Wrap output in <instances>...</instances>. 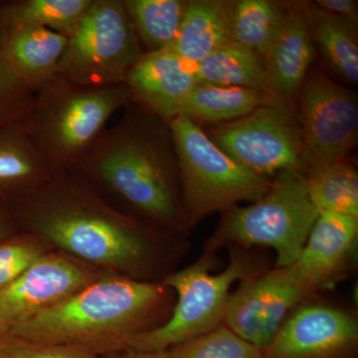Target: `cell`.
<instances>
[{
	"label": "cell",
	"instance_id": "f546056e",
	"mask_svg": "<svg viewBox=\"0 0 358 358\" xmlns=\"http://www.w3.org/2000/svg\"><path fill=\"white\" fill-rule=\"evenodd\" d=\"M0 358H101L73 346L40 343L6 331L0 334Z\"/></svg>",
	"mask_w": 358,
	"mask_h": 358
},
{
	"label": "cell",
	"instance_id": "7402d4cb",
	"mask_svg": "<svg viewBox=\"0 0 358 358\" xmlns=\"http://www.w3.org/2000/svg\"><path fill=\"white\" fill-rule=\"evenodd\" d=\"M196 76L199 83L268 92L263 58L233 40L199 63Z\"/></svg>",
	"mask_w": 358,
	"mask_h": 358
},
{
	"label": "cell",
	"instance_id": "8992f818",
	"mask_svg": "<svg viewBox=\"0 0 358 358\" xmlns=\"http://www.w3.org/2000/svg\"><path fill=\"white\" fill-rule=\"evenodd\" d=\"M178 157L181 192L190 229L216 212L263 196L272 178L238 164L182 115L169 121Z\"/></svg>",
	"mask_w": 358,
	"mask_h": 358
},
{
	"label": "cell",
	"instance_id": "cb8c5ba5",
	"mask_svg": "<svg viewBox=\"0 0 358 358\" xmlns=\"http://www.w3.org/2000/svg\"><path fill=\"white\" fill-rule=\"evenodd\" d=\"M189 0H124L143 53L171 48Z\"/></svg>",
	"mask_w": 358,
	"mask_h": 358
},
{
	"label": "cell",
	"instance_id": "6da1fadb",
	"mask_svg": "<svg viewBox=\"0 0 358 358\" xmlns=\"http://www.w3.org/2000/svg\"><path fill=\"white\" fill-rule=\"evenodd\" d=\"M7 202L21 231L103 272L162 282L185 252V239L117 210L74 171Z\"/></svg>",
	"mask_w": 358,
	"mask_h": 358
},
{
	"label": "cell",
	"instance_id": "484cf974",
	"mask_svg": "<svg viewBox=\"0 0 358 358\" xmlns=\"http://www.w3.org/2000/svg\"><path fill=\"white\" fill-rule=\"evenodd\" d=\"M305 176L308 196L320 213L333 212L358 218V173L352 162L338 160Z\"/></svg>",
	"mask_w": 358,
	"mask_h": 358
},
{
	"label": "cell",
	"instance_id": "5bb4252c",
	"mask_svg": "<svg viewBox=\"0 0 358 358\" xmlns=\"http://www.w3.org/2000/svg\"><path fill=\"white\" fill-rule=\"evenodd\" d=\"M124 84L131 101L169 122L199 84L196 65L171 49L143 53L129 71Z\"/></svg>",
	"mask_w": 358,
	"mask_h": 358
},
{
	"label": "cell",
	"instance_id": "83f0119b",
	"mask_svg": "<svg viewBox=\"0 0 358 358\" xmlns=\"http://www.w3.org/2000/svg\"><path fill=\"white\" fill-rule=\"evenodd\" d=\"M53 250L43 238L26 231L0 239V291L10 286L30 266Z\"/></svg>",
	"mask_w": 358,
	"mask_h": 358
},
{
	"label": "cell",
	"instance_id": "d6a6232c",
	"mask_svg": "<svg viewBox=\"0 0 358 358\" xmlns=\"http://www.w3.org/2000/svg\"><path fill=\"white\" fill-rule=\"evenodd\" d=\"M101 358H171L169 350L166 352H138V350H128L113 353V355L101 357Z\"/></svg>",
	"mask_w": 358,
	"mask_h": 358
},
{
	"label": "cell",
	"instance_id": "ffe728a7",
	"mask_svg": "<svg viewBox=\"0 0 358 358\" xmlns=\"http://www.w3.org/2000/svg\"><path fill=\"white\" fill-rule=\"evenodd\" d=\"M315 46L334 74L348 83L358 82L357 20L322 10L305 2Z\"/></svg>",
	"mask_w": 358,
	"mask_h": 358
},
{
	"label": "cell",
	"instance_id": "e0dca14e",
	"mask_svg": "<svg viewBox=\"0 0 358 358\" xmlns=\"http://www.w3.org/2000/svg\"><path fill=\"white\" fill-rule=\"evenodd\" d=\"M67 43V37L47 28H8L1 52L28 86L36 92L57 76Z\"/></svg>",
	"mask_w": 358,
	"mask_h": 358
},
{
	"label": "cell",
	"instance_id": "2e32d148",
	"mask_svg": "<svg viewBox=\"0 0 358 358\" xmlns=\"http://www.w3.org/2000/svg\"><path fill=\"white\" fill-rule=\"evenodd\" d=\"M358 238V218L322 212L294 264L313 292L329 286L350 260Z\"/></svg>",
	"mask_w": 358,
	"mask_h": 358
},
{
	"label": "cell",
	"instance_id": "f1b7e54d",
	"mask_svg": "<svg viewBox=\"0 0 358 358\" xmlns=\"http://www.w3.org/2000/svg\"><path fill=\"white\" fill-rule=\"evenodd\" d=\"M35 92L0 52V133L23 122L31 110Z\"/></svg>",
	"mask_w": 358,
	"mask_h": 358
},
{
	"label": "cell",
	"instance_id": "836d02e7",
	"mask_svg": "<svg viewBox=\"0 0 358 358\" xmlns=\"http://www.w3.org/2000/svg\"><path fill=\"white\" fill-rule=\"evenodd\" d=\"M7 31H8V28L6 27L1 17H0V52H1L4 41H6Z\"/></svg>",
	"mask_w": 358,
	"mask_h": 358
},
{
	"label": "cell",
	"instance_id": "d6986e66",
	"mask_svg": "<svg viewBox=\"0 0 358 358\" xmlns=\"http://www.w3.org/2000/svg\"><path fill=\"white\" fill-rule=\"evenodd\" d=\"M53 176L23 122L0 133V197L6 200Z\"/></svg>",
	"mask_w": 358,
	"mask_h": 358
},
{
	"label": "cell",
	"instance_id": "4fadbf2b",
	"mask_svg": "<svg viewBox=\"0 0 358 358\" xmlns=\"http://www.w3.org/2000/svg\"><path fill=\"white\" fill-rule=\"evenodd\" d=\"M358 343V322L352 313L329 306H303L289 315L263 358H346Z\"/></svg>",
	"mask_w": 358,
	"mask_h": 358
},
{
	"label": "cell",
	"instance_id": "5b68a950",
	"mask_svg": "<svg viewBox=\"0 0 358 358\" xmlns=\"http://www.w3.org/2000/svg\"><path fill=\"white\" fill-rule=\"evenodd\" d=\"M319 215L308 196L305 174L281 171L261 199L222 212L204 254L213 256L223 247H268L277 253L275 267H289L298 260Z\"/></svg>",
	"mask_w": 358,
	"mask_h": 358
},
{
	"label": "cell",
	"instance_id": "30bf717a",
	"mask_svg": "<svg viewBox=\"0 0 358 358\" xmlns=\"http://www.w3.org/2000/svg\"><path fill=\"white\" fill-rule=\"evenodd\" d=\"M298 96L303 173L345 159L357 145V94L313 70L308 72Z\"/></svg>",
	"mask_w": 358,
	"mask_h": 358
},
{
	"label": "cell",
	"instance_id": "277c9868",
	"mask_svg": "<svg viewBox=\"0 0 358 358\" xmlns=\"http://www.w3.org/2000/svg\"><path fill=\"white\" fill-rule=\"evenodd\" d=\"M131 102L126 84L83 87L56 76L35 92L23 124L55 176L73 171Z\"/></svg>",
	"mask_w": 358,
	"mask_h": 358
},
{
	"label": "cell",
	"instance_id": "4316f807",
	"mask_svg": "<svg viewBox=\"0 0 358 358\" xmlns=\"http://www.w3.org/2000/svg\"><path fill=\"white\" fill-rule=\"evenodd\" d=\"M171 358H263L262 350L220 326L169 350Z\"/></svg>",
	"mask_w": 358,
	"mask_h": 358
},
{
	"label": "cell",
	"instance_id": "d4e9b609",
	"mask_svg": "<svg viewBox=\"0 0 358 358\" xmlns=\"http://www.w3.org/2000/svg\"><path fill=\"white\" fill-rule=\"evenodd\" d=\"M288 10L289 3L274 0L234 1L231 16L233 41L263 58L281 31Z\"/></svg>",
	"mask_w": 358,
	"mask_h": 358
},
{
	"label": "cell",
	"instance_id": "52a82bcc",
	"mask_svg": "<svg viewBox=\"0 0 358 358\" xmlns=\"http://www.w3.org/2000/svg\"><path fill=\"white\" fill-rule=\"evenodd\" d=\"M230 252L229 264L218 274L210 272L213 256L203 254L196 262L167 275L162 282L176 296L171 317L134 338L129 348L166 352L222 326L233 285L261 273L243 249L230 247Z\"/></svg>",
	"mask_w": 358,
	"mask_h": 358
},
{
	"label": "cell",
	"instance_id": "8fae6325",
	"mask_svg": "<svg viewBox=\"0 0 358 358\" xmlns=\"http://www.w3.org/2000/svg\"><path fill=\"white\" fill-rule=\"evenodd\" d=\"M312 293L294 265L259 273L231 293L222 326L264 350L292 310Z\"/></svg>",
	"mask_w": 358,
	"mask_h": 358
},
{
	"label": "cell",
	"instance_id": "9c48e42d",
	"mask_svg": "<svg viewBox=\"0 0 358 358\" xmlns=\"http://www.w3.org/2000/svg\"><path fill=\"white\" fill-rule=\"evenodd\" d=\"M206 134L231 159L263 178L289 169L303 173V129L293 100L277 96Z\"/></svg>",
	"mask_w": 358,
	"mask_h": 358
},
{
	"label": "cell",
	"instance_id": "603a6c76",
	"mask_svg": "<svg viewBox=\"0 0 358 358\" xmlns=\"http://www.w3.org/2000/svg\"><path fill=\"white\" fill-rule=\"evenodd\" d=\"M93 3L94 0L0 1V17L7 28H47L69 38Z\"/></svg>",
	"mask_w": 358,
	"mask_h": 358
},
{
	"label": "cell",
	"instance_id": "7c38bea8",
	"mask_svg": "<svg viewBox=\"0 0 358 358\" xmlns=\"http://www.w3.org/2000/svg\"><path fill=\"white\" fill-rule=\"evenodd\" d=\"M106 273L58 250L45 254L0 291V334L60 305Z\"/></svg>",
	"mask_w": 358,
	"mask_h": 358
},
{
	"label": "cell",
	"instance_id": "3957f363",
	"mask_svg": "<svg viewBox=\"0 0 358 358\" xmlns=\"http://www.w3.org/2000/svg\"><path fill=\"white\" fill-rule=\"evenodd\" d=\"M174 303L173 292L162 282L106 273L60 305L23 320L9 331L106 357L128 350L134 338L166 324Z\"/></svg>",
	"mask_w": 358,
	"mask_h": 358
},
{
	"label": "cell",
	"instance_id": "7a4b0ae2",
	"mask_svg": "<svg viewBox=\"0 0 358 358\" xmlns=\"http://www.w3.org/2000/svg\"><path fill=\"white\" fill-rule=\"evenodd\" d=\"M73 171L115 209L186 239L178 157L169 122L131 102Z\"/></svg>",
	"mask_w": 358,
	"mask_h": 358
},
{
	"label": "cell",
	"instance_id": "4dcf8cb0",
	"mask_svg": "<svg viewBox=\"0 0 358 358\" xmlns=\"http://www.w3.org/2000/svg\"><path fill=\"white\" fill-rule=\"evenodd\" d=\"M322 10L336 14L350 20H358V1L357 0H317L313 2Z\"/></svg>",
	"mask_w": 358,
	"mask_h": 358
},
{
	"label": "cell",
	"instance_id": "1f68e13d",
	"mask_svg": "<svg viewBox=\"0 0 358 358\" xmlns=\"http://www.w3.org/2000/svg\"><path fill=\"white\" fill-rule=\"evenodd\" d=\"M21 231L6 199L0 197V239Z\"/></svg>",
	"mask_w": 358,
	"mask_h": 358
},
{
	"label": "cell",
	"instance_id": "ac0fdd59",
	"mask_svg": "<svg viewBox=\"0 0 358 358\" xmlns=\"http://www.w3.org/2000/svg\"><path fill=\"white\" fill-rule=\"evenodd\" d=\"M234 1L189 0L185 20L171 47L183 60L197 65L212 52L232 41L231 16Z\"/></svg>",
	"mask_w": 358,
	"mask_h": 358
},
{
	"label": "cell",
	"instance_id": "44dd1931",
	"mask_svg": "<svg viewBox=\"0 0 358 358\" xmlns=\"http://www.w3.org/2000/svg\"><path fill=\"white\" fill-rule=\"evenodd\" d=\"M264 90L199 83L183 103L180 115L201 126L235 121L277 98Z\"/></svg>",
	"mask_w": 358,
	"mask_h": 358
},
{
	"label": "cell",
	"instance_id": "9a60e30c",
	"mask_svg": "<svg viewBox=\"0 0 358 358\" xmlns=\"http://www.w3.org/2000/svg\"><path fill=\"white\" fill-rule=\"evenodd\" d=\"M315 55L305 2H289L281 31L263 57L268 92L289 100L298 96Z\"/></svg>",
	"mask_w": 358,
	"mask_h": 358
},
{
	"label": "cell",
	"instance_id": "ba28073f",
	"mask_svg": "<svg viewBox=\"0 0 358 358\" xmlns=\"http://www.w3.org/2000/svg\"><path fill=\"white\" fill-rule=\"evenodd\" d=\"M143 54L124 0H94L68 38L57 76L83 87L124 84Z\"/></svg>",
	"mask_w": 358,
	"mask_h": 358
}]
</instances>
